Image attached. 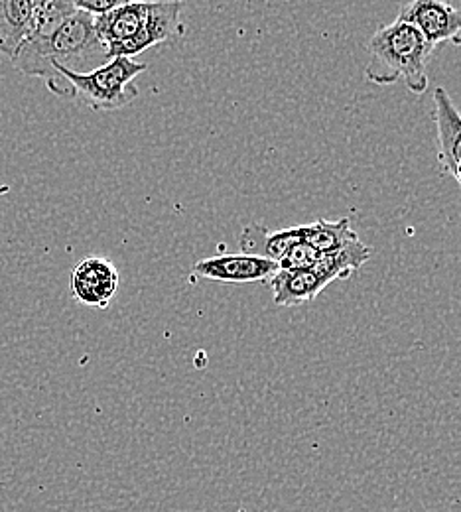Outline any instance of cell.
I'll use <instances>...</instances> for the list:
<instances>
[{"label":"cell","mask_w":461,"mask_h":512,"mask_svg":"<svg viewBox=\"0 0 461 512\" xmlns=\"http://www.w3.org/2000/svg\"><path fill=\"white\" fill-rule=\"evenodd\" d=\"M188 0H136L95 16V30L111 58H136L184 34L182 10Z\"/></svg>","instance_id":"6da1fadb"},{"label":"cell","mask_w":461,"mask_h":512,"mask_svg":"<svg viewBox=\"0 0 461 512\" xmlns=\"http://www.w3.org/2000/svg\"><path fill=\"white\" fill-rule=\"evenodd\" d=\"M10 62L24 75L48 81L54 77L52 65L89 73L107 64L109 54L95 30V16L77 10L50 36H30Z\"/></svg>","instance_id":"7a4b0ae2"},{"label":"cell","mask_w":461,"mask_h":512,"mask_svg":"<svg viewBox=\"0 0 461 512\" xmlns=\"http://www.w3.org/2000/svg\"><path fill=\"white\" fill-rule=\"evenodd\" d=\"M367 52L371 62L365 77L371 83L389 87L402 79L416 95L428 91V62L434 46L412 24L396 18L395 22L381 26L367 42Z\"/></svg>","instance_id":"3957f363"},{"label":"cell","mask_w":461,"mask_h":512,"mask_svg":"<svg viewBox=\"0 0 461 512\" xmlns=\"http://www.w3.org/2000/svg\"><path fill=\"white\" fill-rule=\"evenodd\" d=\"M148 65L134 58H111L107 64L89 71L73 73L64 67L52 65V71L62 75L73 91V101L89 107L91 111H119L138 97L134 79L146 71Z\"/></svg>","instance_id":"277c9868"},{"label":"cell","mask_w":461,"mask_h":512,"mask_svg":"<svg viewBox=\"0 0 461 512\" xmlns=\"http://www.w3.org/2000/svg\"><path fill=\"white\" fill-rule=\"evenodd\" d=\"M398 18L412 24L434 48L461 46V10L452 0H408Z\"/></svg>","instance_id":"5b68a950"},{"label":"cell","mask_w":461,"mask_h":512,"mask_svg":"<svg viewBox=\"0 0 461 512\" xmlns=\"http://www.w3.org/2000/svg\"><path fill=\"white\" fill-rule=\"evenodd\" d=\"M119 270L109 258L89 256L83 258L69 278L71 296L87 308L105 310L111 306L119 292Z\"/></svg>","instance_id":"8992f818"},{"label":"cell","mask_w":461,"mask_h":512,"mask_svg":"<svg viewBox=\"0 0 461 512\" xmlns=\"http://www.w3.org/2000/svg\"><path fill=\"white\" fill-rule=\"evenodd\" d=\"M278 272V264L264 260L261 256L219 255L201 258L192 274L203 280L227 282V284H249V282H268Z\"/></svg>","instance_id":"52a82bcc"},{"label":"cell","mask_w":461,"mask_h":512,"mask_svg":"<svg viewBox=\"0 0 461 512\" xmlns=\"http://www.w3.org/2000/svg\"><path fill=\"white\" fill-rule=\"evenodd\" d=\"M434 125L438 138V162L461 190V113L444 87L434 89Z\"/></svg>","instance_id":"ba28073f"},{"label":"cell","mask_w":461,"mask_h":512,"mask_svg":"<svg viewBox=\"0 0 461 512\" xmlns=\"http://www.w3.org/2000/svg\"><path fill=\"white\" fill-rule=\"evenodd\" d=\"M274 304L280 308H294L314 302L328 284L314 268L308 270H278L270 280Z\"/></svg>","instance_id":"9c48e42d"},{"label":"cell","mask_w":461,"mask_h":512,"mask_svg":"<svg viewBox=\"0 0 461 512\" xmlns=\"http://www.w3.org/2000/svg\"><path fill=\"white\" fill-rule=\"evenodd\" d=\"M298 241H300L298 227H290V229H282V231H268L264 225H259V223L247 225L239 237L241 253L261 256L264 260H270L276 264Z\"/></svg>","instance_id":"30bf717a"},{"label":"cell","mask_w":461,"mask_h":512,"mask_svg":"<svg viewBox=\"0 0 461 512\" xmlns=\"http://www.w3.org/2000/svg\"><path fill=\"white\" fill-rule=\"evenodd\" d=\"M32 36V0H0V54L14 58Z\"/></svg>","instance_id":"8fae6325"},{"label":"cell","mask_w":461,"mask_h":512,"mask_svg":"<svg viewBox=\"0 0 461 512\" xmlns=\"http://www.w3.org/2000/svg\"><path fill=\"white\" fill-rule=\"evenodd\" d=\"M298 233H300V241L308 243L322 255L347 247L359 239V235L351 229L349 217H343L339 221L318 219L310 225H298Z\"/></svg>","instance_id":"7c38bea8"},{"label":"cell","mask_w":461,"mask_h":512,"mask_svg":"<svg viewBox=\"0 0 461 512\" xmlns=\"http://www.w3.org/2000/svg\"><path fill=\"white\" fill-rule=\"evenodd\" d=\"M373 255L371 247H367L361 239L355 243L341 247L333 253L320 256L314 270L320 274V278L330 286L335 280H347L351 278L369 258Z\"/></svg>","instance_id":"4fadbf2b"},{"label":"cell","mask_w":461,"mask_h":512,"mask_svg":"<svg viewBox=\"0 0 461 512\" xmlns=\"http://www.w3.org/2000/svg\"><path fill=\"white\" fill-rule=\"evenodd\" d=\"M75 12L71 0H32V36H50Z\"/></svg>","instance_id":"5bb4252c"},{"label":"cell","mask_w":461,"mask_h":512,"mask_svg":"<svg viewBox=\"0 0 461 512\" xmlns=\"http://www.w3.org/2000/svg\"><path fill=\"white\" fill-rule=\"evenodd\" d=\"M322 253L304 241H298L278 262V270H308L318 264Z\"/></svg>","instance_id":"9a60e30c"},{"label":"cell","mask_w":461,"mask_h":512,"mask_svg":"<svg viewBox=\"0 0 461 512\" xmlns=\"http://www.w3.org/2000/svg\"><path fill=\"white\" fill-rule=\"evenodd\" d=\"M75 10L79 12H85V14H91V16H101V14H107L123 4H129V2H136V0H71Z\"/></svg>","instance_id":"2e32d148"}]
</instances>
